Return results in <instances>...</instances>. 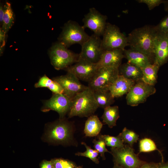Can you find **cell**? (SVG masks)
Here are the masks:
<instances>
[{
	"mask_svg": "<svg viewBox=\"0 0 168 168\" xmlns=\"http://www.w3.org/2000/svg\"><path fill=\"white\" fill-rule=\"evenodd\" d=\"M110 153L116 164L124 168H139L145 162L139 158L134 149L128 145L121 148H111Z\"/></svg>",
	"mask_w": 168,
	"mask_h": 168,
	"instance_id": "52a82bcc",
	"label": "cell"
},
{
	"mask_svg": "<svg viewBox=\"0 0 168 168\" xmlns=\"http://www.w3.org/2000/svg\"><path fill=\"white\" fill-rule=\"evenodd\" d=\"M49 54L51 64L57 70L66 69L79 58V54L68 49L58 42L51 47Z\"/></svg>",
	"mask_w": 168,
	"mask_h": 168,
	"instance_id": "3957f363",
	"label": "cell"
},
{
	"mask_svg": "<svg viewBox=\"0 0 168 168\" xmlns=\"http://www.w3.org/2000/svg\"><path fill=\"white\" fill-rule=\"evenodd\" d=\"M98 138L103 140L106 146L111 148H119L124 145V142L118 135L112 136L106 135H100L98 136Z\"/></svg>",
	"mask_w": 168,
	"mask_h": 168,
	"instance_id": "484cf974",
	"label": "cell"
},
{
	"mask_svg": "<svg viewBox=\"0 0 168 168\" xmlns=\"http://www.w3.org/2000/svg\"><path fill=\"white\" fill-rule=\"evenodd\" d=\"M53 81L52 79H51L45 75L39 79L38 82L35 83L34 86L35 88H48Z\"/></svg>",
	"mask_w": 168,
	"mask_h": 168,
	"instance_id": "4dcf8cb0",
	"label": "cell"
},
{
	"mask_svg": "<svg viewBox=\"0 0 168 168\" xmlns=\"http://www.w3.org/2000/svg\"><path fill=\"white\" fill-rule=\"evenodd\" d=\"M106 16L101 14L94 7L90 8L89 12L82 19L85 29L88 28L93 31L94 34L100 36H103L107 22Z\"/></svg>",
	"mask_w": 168,
	"mask_h": 168,
	"instance_id": "30bf717a",
	"label": "cell"
},
{
	"mask_svg": "<svg viewBox=\"0 0 168 168\" xmlns=\"http://www.w3.org/2000/svg\"></svg>",
	"mask_w": 168,
	"mask_h": 168,
	"instance_id": "f6af8a7d",
	"label": "cell"
},
{
	"mask_svg": "<svg viewBox=\"0 0 168 168\" xmlns=\"http://www.w3.org/2000/svg\"><path fill=\"white\" fill-rule=\"evenodd\" d=\"M154 62L160 67L168 61V35L157 33L153 47Z\"/></svg>",
	"mask_w": 168,
	"mask_h": 168,
	"instance_id": "9a60e30c",
	"label": "cell"
},
{
	"mask_svg": "<svg viewBox=\"0 0 168 168\" xmlns=\"http://www.w3.org/2000/svg\"><path fill=\"white\" fill-rule=\"evenodd\" d=\"M160 67L157 64L154 62L142 68V80L147 84L154 86L157 82V74Z\"/></svg>",
	"mask_w": 168,
	"mask_h": 168,
	"instance_id": "44dd1931",
	"label": "cell"
},
{
	"mask_svg": "<svg viewBox=\"0 0 168 168\" xmlns=\"http://www.w3.org/2000/svg\"><path fill=\"white\" fill-rule=\"evenodd\" d=\"M74 166L70 161H68L66 168H74Z\"/></svg>",
	"mask_w": 168,
	"mask_h": 168,
	"instance_id": "60d3db41",
	"label": "cell"
},
{
	"mask_svg": "<svg viewBox=\"0 0 168 168\" xmlns=\"http://www.w3.org/2000/svg\"><path fill=\"white\" fill-rule=\"evenodd\" d=\"M97 63L79 59L74 64L65 69L67 72L71 73L79 80L89 82L98 71Z\"/></svg>",
	"mask_w": 168,
	"mask_h": 168,
	"instance_id": "8fae6325",
	"label": "cell"
},
{
	"mask_svg": "<svg viewBox=\"0 0 168 168\" xmlns=\"http://www.w3.org/2000/svg\"><path fill=\"white\" fill-rule=\"evenodd\" d=\"M163 0H138L137 2L139 3H144L147 6L149 10H152L156 7L163 3Z\"/></svg>",
	"mask_w": 168,
	"mask_h": 168,
	"instance_id": "1f68e13d",
	"label": "cell"
},
{
	"mask_svg": "<svg viewBox=\"0 0 168 168\" xmlns=\"http://www.w3.org/2000/svg\"><path fill=\"white\" fill-rule=\"evenodd\" d=\"M114 168H124V167L116 164Z\"/></svg>",
	"mask_w": 168,
	"mask_h": 168,
	"instance_id": "b9f144b4",
	"label": "cell"
},
{
	"mask_svg": "<svg viewBox=\"0 0 168 168\" xmlns=\"http://www.w3.org/2000/svg\"><path fill=\"white\" fill-rule=\"evenodd\" d=\"M166 34L168 35V30H167Z\"/></svg>",
	"mask_w": 168,
	"mask_h": 168,
	"instance_id": "7bdbcfd3",
	"label": "cell"
},
{
	"mask_svg": "<svg viewBox=\"0 0 168 168\" xmlns=\"http://www.w3.org/2000/svg\"><path fill=\"white\" fill-rule=\"evenodd\" d=\"M6 34H5L0 28V54H2L4 48L5 44V38Z\"/></svg>",
	"mask_w": 168,
	"mask_h": 168,
	"instance_id": "e575fe53",
	"label": "cell"
},
{
	"mask_svg": "<svg viewBox=\"0 0 168 168\" xmlns=\"http://www.w3.org/2000/svg\"><path fill=\"white\" fill-rule=\"evenodd\" d=\"M48 88L54 94H62L64 93L63 89L61 86L57 82L53 80Z\"/></svg>",
	"mask_w": 168,
	"mask_h": 168,
	"instance_id": "d6a6232c",
	"label": "cell"
},
{
	"mask_svg": "<svg viewBox=\"0 0 168 168\" xmlns=\"http://www.w3.org/2000/svg\"><path fill=\"white\" fill-rule=\"evenodd\" d=\"M51 168H55L54 167V166H53H53H52V167H51Z\"/></svg>",
	"mask_w": 168,
	"mask_h": 168,
	"instance_id": "ee69618b",
	"label": "cell"
},
{
	"mask_svg": "<svg viewBox=\"0 0 168 168\" xmlns=\"http://www.w3.org/2000/svg\"><path fill=\"white\" fill-rule=\"evenodd\" d=\"M124 50L118 49L104 51L100 60L97 63L98 68H119L122 64L123 59L124 58Z\"/></svg>",
	"mask_w": 168,
	"mask_h": 168,
	"instance_id": "2e32d148",
	"label": "cell"
},
{
	"mask_svg": "<svg viewBox=\"0 0 168 168\" xmlns=\"http://www.w3.org/2000/svg\"><path fill=\"white\" fill-rule=\"evenodd\" d=\"M94 97L99 107L105 108L111 106L114 102V98L109 90L93 91Z\"/></svg>",
	"mask_w": 168,
	"mask_h": 168,
	"instance_id": "603a6c76",
	"label": "cell"
},
{
	"mask_svg": "<svg viewBox=\"0 0 168 168\" xmlns=\"http://www.w3.org/2000/svg\"><path fill=\"white\" fill-rule=\"evenodd\" d=\"M156 91L154 86L147 84L142 80L138 81L127 94V104L132 106H137L145 102L148 97L154 94Z\"/></svg>",
	"mask_w": 168,
	"mask_h": 168,
	"instance_id": "ba28073f",
	"label": "cell"
},
{
	"mask_svg": "<svg viewBox=\"0 0 168 168\" xmlns=\"http://www.w3.org/2000/svg\"><path fill=\"white\" fill-rule=\"evenodd\" d=\"M157 34L155 26L145 25L135 29L127 36L128 46L154 58L153 47Z\"/></svg>",
	"mask_w": 168,
	"mask_h": 168,
	"instance_id": "6da1fadb",
	"label": "cell"
},
{
	"mask_svg": "<svg viewBox=\"0 0 168 168\" xmlns=\"http://www.w3.org/2000/svg\"><path fill=\"white\" fill-rule=\"evenodd\" d=\"M124 142L131 147L139 139V135L134 132L124 128L118 135Z\"/></svg>",
	"mask_w": 168,
	"mask_h": 168,
	"instance_id": "4316f807",
	"label": "cell"
},
{
	"mask_svg": "<svg viewBox=\"0 0 168 168\" xmlns=\"http://www.w3.org/2000/svg\"><path fill=\"white\" fill-rule=\"evenodd\" d=\"M52 166V162L44 161L42 164L41 168H51Z\"/></svg>",
	"mask_w": 168,
	"mask_h": 168,
	"instance_id": "8d00e7d4",
	"label": "cell"
},
{
	"mask_svg": "<svg viewBox=\"0 0 168 168\" xmlns=\"http://www.w3.org/2000/svg\"><path fill=\"white\" fill-rule=\"evenodd\" d=\"M81 46L79 59L97 63L103 51L101 48V39L100 37L94 34L92 35Z\"/></svg>",
	"mask_w": 168,
	"mask_h": 168,
	"instance_id": "9c48e42d",
	"label": "cell"
},
{
	"mask_svg": "<svg viewBox=\"0 0 168 168\" xmlns=\"http://www.w3.org/2000/svg\"><path fill=\"white\" fill-rule=\"evenodd\" d=\"M98 107L93 91L88 86L72 99L68 116L89 117L93 115Z\"/></svg>",
	"mask_w": 168,
	"mask_h": 168,
	"instance_id": "7a4b0ae2",
	"label": "cell"
},
{
	"mask_svg": "<svg viewBox=\"0 0 168 168\" xmlns=\"http://www.w3.org/2000/svg\"><path fill=\"white\" fill-rule=\"evenodd\" d=\"M52 80L57 82L62 87L63 94L72 99L88 87L82 84L74 75L68 72L65 75L54 77Z\"/></svg>",
	"mask_w": 168,
	"mask_h": 168,
	"instance_id": "7c38bea8",
	"label": "cell"
},
{
	"mask_svg": "<svg viewBox=\"0 0 168 168\" xmlns=\"http://www.w3.org/2000/svg\"><path fill=\"white\" fill-rule=\"evenodd\" d=\"M158 168H168V162H165L162 161L161 162L159 163Z\"/></svg>",
	"mask_w": 168,
	"mask_h": 168,
	"instance_id": "f35d334b",
	"label": "cell"
},
{
	"mask_svg": "<svg viewBox=\"0 0 168 168\" xmlns=\"http://www.w3.org/2000/svg\"><path fill=\"white\" fill-rule=\"evenodd\" d=\"M136 82L119 75L109 88V90L115 98L127 94Z\"/></svg>",
	"mask_w": 168,
	"mask_h": 168,
	"instance_id": "ac0fdd59",
	"label": "cell"
},
{
	"mask_svg": "<svg viewBox=\"0 0 168 168\" xmlns=\"http://www.w3.org/2000/svg\"><path fill=\"white\" fill-rule=\"evenodd\" d=\"M119 117V107L115 105L110 106L105 108L101 118L103 122L111 128L116 125L117 121Z\"/></svg>",
	"mask_w": 168,
	"mask_h": 168,
	"instance_id": "7402d4cb",
	"label": "cell"
},
{
	"mask_svg": "<svg viewBox=\"0 0 168 168\" xmlns=\"http://www.w3.org/2000/svg\"><path fill=\"white\" fill-rule=\"evenodd\" d=\"M119 75L136 82L142 80L141 68L129 63L121 64L118 68Z\"/></svg>",
	"mask_w": 168,
	"mask_h": 168,
	"instance_id": "d6986e66",
	"label": "cell"
},
{
	"mask_svg": "<svg viewBox=\"0 0 168 168\" xmlns=\"http://www.w3.org/2000/svg\"><path fill=\"white\" fill-rule=\"evenodd\" d=\"M72 103V99L64 94H53L50 98L44 101L43 111L54 110L63 118L69 112Z\"/></svg>",
	"mask_w": 168,
	"mask_h": 168,
	"instance_id": "4fadbf2b",
	"label": "cell"
},
{
	"mask_svg": "<svg viewBox=\"0 0 168 168\" xmlns=\"http://www.w3.org/2000/svg\"><path fill=\"white\" fill-rule=\"evenodd\" d=\"M124 58L127 62L141 68L154 62V58L139 51L130 48L124 50Z\"/></svg>",
	"mask_w": 168,
	"mask_h": 168,
	"instance_id": "e0dca14e",
	"label": "cell"
},
{
	"mask_svg": "<svg viewBox=\"0 0 168 168\" xmlns=\"http://www.w3.org/2000/svg\"><path fill=\"white\" fill-rule=\"evenodd\" d=\"M3 6L4 15L1 28L6 34L14 24V16L11 4L9 2H6Z\"/></svg>",
	"mask_w": 168,
	"mask_h": 168,
	"instance_id": "cb8c5ba5",
	"label": "cell"
},
{
	"mask_svg": "<svg viewBox=\"0 0 168 168\" xmlns=\"http://www.w3.org/2000/svg\"><path fill=\"white\" fill-rule=\"evenodd\" d=\"M94 144V147L98 152L100 153L101 156L103 159H105V153L108 152L110 153L106 147V144L105 142L101 139L98 140L94 139L92 141Z\"/></svg>",
	"mask_w": 168,
	"mask_h": 168,
	"instance_id": "f1b7e54d",
	"label": "cell"
},
{
	"mask_svg": "<svg viewBox=\"0 0 168 168\" xmlns=\"http://www.w3.org/2000/svg\"><path fill=\"white\" fill-rule=\"evenodd\" d=\"M103 124L98 116L92 115L86 121L84 132L86 137H93L97 136L102 128Z\"/></svg>",
	"mask_w": 168,
	"mask_h": 168,
	"instance_id": "ffe728a7",
	"label": "cell"
},
{
	"mask_svg": "<svg viewBox=\"0 0 168 168\" xmlns=\"http://www.w3.org/2000/svg\"><path fill=\"white\" fill-rule=\"evenodd\" d=\"M155 28L157 33H166L168 30V14L155 26Z\"/></svg>",
	"mask_w": 168,
	"mask_h": 168,
	"instance_id": "f546056e",
	"label": "cell"
},
{
	"mask_svg": "<svg viewBox=\"0 0 168 168\" xmlns=\"http://www.w3.org/2000/svg\"><path fill=\"white\" fill-rule=\"evenodd\" d=\"M163 3L165 10L168 12V0H164Z\"/></svg>",
	"mask_w": 168,
	"mask_h": 168,
	"instance_id": "ab89813d",
	"label": "cell"
},
{
	"mask_svg": "<svg viewBox=\"0 0 168 168\" xmlns=\"http://www.w3.org/2000/svg\"><path fill=\"white\" fill-rule=\"evenodd\" d=\"M139 149L138 155L141 152H148L157 150L162 156V161H164L161 152L157 148L155 142L150 138H145L141 139L139 142Z\"/></svg>",
	"mask_w": 168,
	"mask_h": 168,
	"instance_id": "d4e9b609",
	"label": "cell"
},
{
	"mask_svg": "<svg viewBox=\"0 0 168 168\" xmlns=\"http://www.w3.org/2000/svg\"><path fill=\"white\" fill-rule=\"evenodd\" d=\"M4 12V6L3 7L2 4H1L0 7V21L1 25H2L3 21Z\"/></svg>",
	"mask_w": 168,
	"mask_h": 168,
	"instance_id": "74e56055",
	"label": "cell"
},
{
	"mask_svg": "<svg viewBox=\"0 0 168 168\" xmlns=\"http://www.w3.org/2000/svg\"><path fill=\"white\" fill-rule=\"evenodd\" d=\"M119 75L118 68H99L87 86L93 91L109 90Z\"/></svg>",
	"mask_w": 168,
	"mask_h": 168,
	"instance_id": "8992f818",
	"label": "cell"
},
{
	"mask_svg": "<svg viewBox=\"0 0 168 168\" xmlns=\"http://www.w3.org/2000/svg\"><path fill=\"white\" fill-rule=\"evenodd\" d=\"M102 36L101 48L103 51L118 49L124 50L128 46L127 36L115 25L107 22Z\"/></svg>",
	"mask_w": 168,
	"mask_h": 168,
	"instance_id": "5b68a950",
	"label": "cell"
},
{
	"mask_svg": "<svg viewBox=\"0 0 168 168\" xmlns=\"http://www.w3.org/2000/svg\"><path fill=\"white\" fill-rule=\"evenodd\" d=\"M85 29L77 22L69 21L65 24L59 36L58 42L67 48L78 44L82 45L89 38Z\"/></svg>",
	"mask_w": 168,
	"mask_h": 168,
	"instance_id": "277c9868",
	"label": "cell"
},
{
	"mask_svg": "<svg viewBox=\"0 0 168 168\" xmlns=\"http://www.w3.org/2000/svg\"><path fill=\"white\" fill-rule=\"evenodd\" d=\"M68 161L57 159L52 161L53 165L55 168H66Z\"/></svg>",
	"mask_w": 168,
	"mask_h": 168,
	"instance_id": "836d02e7",
	"label": "cell"
},
{
	"mask_svg": "<svg viewBox=\"0 0 168 168\" xmlns=\"http://www.w3.org/2000/svg\"><path fill=\"white\" fill-rule=\"evenodd\" d=\"M82 144L85 147L86 150L84 152H78L75 154L76 155L86 157L90 158L96 163L99 162L97 157L98 155V152L95 150L91 148L84 142H82Z\"/></svg>",
	"mask_w": 168,
	"mask_h": 168,
	"instance_id": "83f0119b",
	"label": "cell"
},
{
	"mask_svg": "<svg viewBox=\"0 0 168 168\" xmlns=\"http://www.w3.org/2000/svg\"><path fill=\"white\" fill-rule=\"evenodd\" d=\"M159 163L153 162L147 163L145 162L139 168H158Z\"/></svg>",
	"mask_w": 168,
	"mask_h": 168,
	"instance_id": "d590c367",
	"label": "cell"
},
{
	"mask_svg": "<svg viewBox=\"0 0 168 168\" xmlns=\"http://www.w3.org/2000/svg\"><path fill=\"white\" fill-rule=\"evenodd\" d=\"M50 140L58 142H68L73 139L72 129L71 125L63 120H60L55 123L48 134Z\"/></svg>",
	"mask_w": 168,
	"mask_h": 168,
	"instance_id": "5bb4252c",
	"label": "cell"
}]
</instances>
